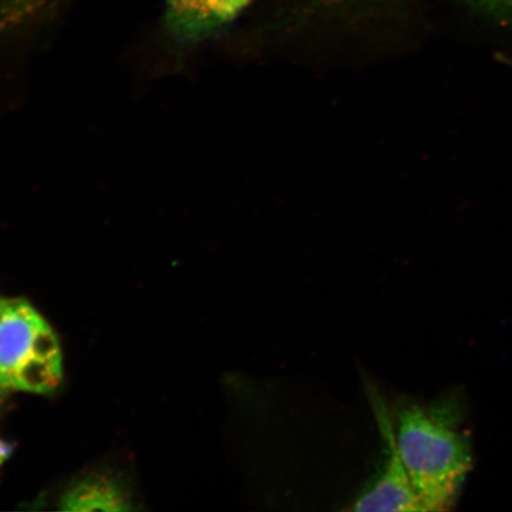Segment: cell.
<instances>
[{
  "instance_id": "cell-1",
  "label": "cell",
  "mask_w": 512,
  "mask_h": 512,
  "mask_svg": "<svg viewBox=\"0 0 512 512\" xmlns=\"http://www.w3.org/2000/svg\"><path fill=\"white\" fill-rule=\"evenodd\" d=\"M395 438L425 511L451 510L473 466L469 437L447 414L407 405L398 413Z\"/></svg>"
},
{
  "instance_id": "cell-2",
  "label": "cell",
  "mask_w": 512,
  "mask_h": 512,
  "mask_svg": "<svg viewBox=\"0 0 512 512\" xmlns=\"http://www.w3.org/2000/svg\"><path fill=\"white\" fill-rule=\"evenodd\" d=\"M62 380L59 341L23 299H0V381L6 389L48 393Z\"/></svg>"
},
{
  "instance_id": "cell-3",
  "label": "cell",
  "mask_w": 512,
  "mask_h": 512,
  "mask_svg": "<svg viewBox=\"0 0 512 512\" xmlns=\"http://www.w3.org/2000/svg\"><path fill=\"white\" fill-rule=\"evenodd\" d=\"M374 399L376 419L379 421L383 438L387 443L388 456L380 475L361 492L350 510L356 512L425 511L396 445L395 425L389 419L382 401L379 398Z\"/></svg>"
},
{
  "instance_id": "cell-4",
  "label": "cell",
  "mask_w": 512,
  "mask_h": 512,
  "mask_svg": "<svg viewBox=\"0 0 512 512\" xmlns=\"http://www.w3.org/2000/svg\"><path fill=\"white\" fill-rule=\"evenodd\" d=\"M252 0H166L165 27L181 43H198L232 23Z\"/></svg>"
},
{
  "instance_id": "cell-5",
  "label": "cell",
  "mask_w": 512,
  "mask_h": 512,
  "mask_svg": "<svg viewBox=\"0 0 512 512\" xmlns=\"http://www.w3.org/2000/svg\"><path fill=\"white\" fill-rule=\"evenodd\" d=\"M67 511H126L131 502L118 484L104 476H92L80 480L69 488L61 499Z\"/></svg>"
},
{
  "instance_id": "cell-6",
  "label": "cell",
  "mask_w": 512,
  "mask_h": 512,
  "mask_svg": "<svg viewBox=\"0 0 512 512\" xmlns=\"http://www.w3.org/2000/svg\"><path fill=\"white\" fill-rule=\"evenodd\" d=\"M68 0H0V36L19 34L50 21Z\"/></svg>"
},
{
  "instance_id": "cell-7",
  "label": "cell",
  "mask_w": 512,
  "mask_h": 512,
  "mask_svg": "<svg viewBox=\"0 0 512 512\" xmlns=\"http://www.w3.org/2000/svg\"><path fill=\"white\" fill-rule=\"evenodd\" d=\"M473 8L497 19H512V0H466Z\"/></svg>"
},
{
  "instance_id": "cell-8",
  "label": "cell",
  "mask_w": 512,
  "mask_h": 512,
  "mask_svg": "<svg viewBox=\"0 0 512 512\" xmlns=\"http://www.w3.org/2000/svg\"><path fill=\"white\" fill-rule=\"evenodd\" d=\"M6 388L4 387V384L2 381H0V393L3 392V390H5Z\"/></svg>"
},
{
  "instance_id": "cell-9",
  "label": "cell",
  "mask_w": 512,
  "mask_h": 512,
  "mask_svg": "<svg viewBox=\"0 0 512 512\" xmlns=\"http://www.w3.org/2000/svg\"><path fill=\"white\" fill-rule=\"evenodd\" d=\"M0 299H2V298H0Z\"/></svg>"
}]
</instances>
